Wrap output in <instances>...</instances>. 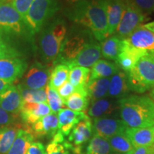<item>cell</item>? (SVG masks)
Masks as SVG:
<instances>
[{
	"instance_id": "49",
	"label": "cell",
	"mask_w": 154,
	"mask_h": 154,
	"mask_svg": "<svg viewBox=\"0 0 154 154\" xmlns=\"http://www.w3.org/2000/svg\"><path fill=\"white\" fill-rule=\"evenodd\" d=\"M0 1H5V0H0Z\"/></svg>"
},
{
	"instance_id": "42",
	"label": "cell",
	"mask_w": 154,
	"mask_h": 154,
	"mask_svg": "<svg viewBox=\"0 0 154 154\" xmlns=\"http://www.w3.org/2000/svg\"><path fill=\"white\" fill-rule=\"evenodd\" d=\"M45 147L40 142H33L29 148L26 154H45Z\"/></svg>"
},
{
	"instance_id": "22",
	"label": "cell",
	"mask_w": 154,
	"mask_h": 154,
	"mask_svg": "<svg viewBox=\"0 0 154 154\" xmlns=\"http://www.w3.org/2000/svg\"><path fill=\"white\" fill-rule=\"evenodd\" d=\"M129 91L126 73L119 70L111 76L107 96L111 99H121L127 96Z\"/></svg>"
},
{
	"instance_id": "31",
	"label": "cell",
	"mask_w": 154,
	"mask_h": 154,
	"mask_svg": "<svg viewBox=\"0 0 154 154\" xmlns=\"http://www.w3.org/2000/svg\"><path fill=\"white\" fill-rule=\"evenodd\" d=\"M112 153L115 154H131L135 148L124 134L113 136L108 139Z\"/></svg>"
},
{
	"instance_id": "9",
	"label": "cell",
	"mask_w": 154,
	"mask_h": 154,
	"mask_svg": "<svg viewBox=\"0 0 154 154\" xmlns=\"http://www.w3.org/2000/svg\"><path fill=\"white\" fill-rule=\"evenodd\" d=\"M51 71L41 63L35 62L26 73L21 85L32 89L45 88L49 80Z\"/></svg>"
},
{
	"instance_id": "45",
	"label": "cell",
	"mask_w": 154,
	"mask_h": 154,
	"mask_svg": "<svg viewBox=\"0 0 154 154\" xmlns=\"http://www.w3.org/2000/svg\"><path fill=\"white\" fill-rule=\"evenodd\" d=\"M96 1V0H66V2L70 5H74V4L79 2H92Z\"/></svg>"
},
{
	"instance_id": "30",
	"label": "cell",
	"mask_w": 154,
	"mask_h": 154,
	"mask_svg": "<svg viewBox=\"0 0 154 154\" xmlns=\"http://www.w3.org/2000/svg\"><path fill=\"white\" fill-rule=\"evenodd\" d=\"M90 69L86 67L74 66L70 69L69 81L76 89L86 88L89 79Z\"/></svg>"
},
{
	"instance_id": "3",
	"label": "cell",
	"mask_w": 154,
	"mask_h": 154,
	"mask_svg": "<svg viewBox=\"0 0 154 154\" xmlns=\"http://www.w3.org/2000/svg\"><path fill=\"white\" fill-rule=\"evenodd\" d=\"M32 36L24 19L11 4L0 3V37L18 49L17 43L29 41Z\"/></svg>"
},
{
	"instance_id": "16",
	"label": "cell",
	"mask_w": 154,
	"mask_h": 154,
	"mask_svg": "<svg viewBox=\"0 0 154 154\" xmlns=\"http://www.w3.org/2000/svg\"><path fill=\"white\" fill-rule=\"evenodd\" d=\"M58 117L56 113H51L32 125L30 130L34 137H54L58 131Z\"/></svg>"
},
{
	"instance_id": "8",
	"label": "cell",
	"mask_w": 154,
	"mask_h": 154,
	"mask_svg": "<svg viewBox=\"0 0 154 154\" xmlns=\"http://www.w3.org/2000/svg\"><path fill=\"white\" fill-rule=\"evenodd\" d=\"M89 32H78L65 38L54 64L67 63L74 59L88 43L92 42ZM91 33V32H90Z\"/></svg>"
},
{
	"instance_id": "47",
	"label": "cell",
	"mask_w": 154,
	"mask_h": 154,
	"mask_svg": "<svg viewBox=\"0 0 154 154\" xmlns=\"http://www.w3.org/2000/svg\"><path fill=\"white\" fill-rule=\"evenodd\" d=\"M151 98L152 100H153V102H154V87L151 89Z\"/></svg>"
},
{
	"instance_id": "43",
	"label": "cell",
	"mask_w": 154,
	"mask_h": 154,
	"mask_svg": "<svg viewBox=\"0 0 154 154\" xmlns=\"http://www.w3.org/2000/svg\"><path fill=\"white\" fill-rule=\"evenodd\" d=\"M153 147V145L150 146H142V147L136 148L131 154H150Z\"/></svg>"
},
{
	"instance_id": "32",
	"label": "cell",
	"mask_w": 154,
	"mask_h": 154,
	"mask_svg": "<svg viewBox=\"0 0 154 154\" xmlns=\"http://www.w3.org/2000/svg\"><path fill=\"white\" fill-rule=\"evenodd\" d=\"M19 129L9 126L0 128V154H7L14 143Z\"/></svg>"
},
{
	"instance_id": "18",
	"label": "cell",
	"mask_w": 154,
	"mask_h": 154,
	"mask_svg": "<svg viewBox=\"0 0 154 154\" xmlns=\"http://www.w3.org/2000/svg\"><path fill=\"white\" fill-rule=\"evenodd\" d=\"M87 115L84 112H78L69 109H62L58 112V131L64 136L70 134L73 128Z\"/></svg>"
},
{
	"instance_id": "25",
	"label": "cell",
	"mask_w": 154,
	"mask_h": 154,
	"mask_svg": "<svg viewBox=\"0 0 154 154\" xmlns=\"http://www.w3.org/2000/svg\"><path fill=\"white\" fill-rule=\"evenodd\" d=\"M86 88L76 89L74 93L64 101V105L71 110L78 112H84L87 109L89 103Z\"/></svg>"
},
{
	"instance_id": "50",
	"label": "cell",
	"mask_w": 154,
	"mask_h": 154,
	"mask_svg": "<svg viewBox=\"0 0 154 154\" xmlns=\"http://www.w3.org/2000/svg\"><path fill=\"white\" fill-rule=\"evenodd\" d=\"M111 154H115V153H111Z\"/></svg>"
},
{
	"instance_id": "39",
	"label": "cell",
	"mask_w": 154,
	"mask_h": 154,
	"mask_svg": "<svg viewBox=\"0 0 154 154\" xmlns=\"http://www.w3.org/2000/svg\"><path fill=\"white\" fill-rule=\"evenodd\" d=\"M144 14H151L154 10V0H131Z\"/></svg>"
},
{
	"instance_id": "4",
	"label": "cell",
	"mask_w": 154,
	"mask_h": 154,
	"mask_svg": "<svg viewBox=\"0 0 154 154\" xmlns=\"http://www.w3.org/2000/svg\"><path fill=\"white\" fill-rule=\"evenodd\" d=\"M67 33L66 24L63 19H57L49 23L42 31L39 49L46 62H55L60 52Z\"/></svg>"
},
{
	"instance_id": "34",
	"label": "cell",
	"mask_w": 154,
	"mask_h": 154,
	"mask_svg": "<svg viewBox=\"0 0 154 154\" xmlns=\"http://www.w3.org/2000/svg\"><path fill=\"white\" fill-rule=\"evenodd\" d=\"M23 101L29 103H47V91L45 88L32 89L24 87L21 84L17 86Z\"/></svg>"
},
{
	"instance_id": "17",
	"label": "cell",
	"mask_w": 154,
	"mask_h": 154,
	"mask_svg": "<svg viewBox=\"0 0 154 154\" xmlns=\"http://www.w3.org/2000/svg\"><path fill=\"white\" fill-rule=\"evenodd\" d=\"M23 100L20 91L16 86L11 85L0 93V107L11 114L20 113Z\"/></svg>"
},
{
	"instance_id": "13",
	"label": "cell",
	"mask_w": 154,
	"mask_h": 154,
	"mask_svg": "<svg viewBox=\"0 0 154 154\" xmlns=\"http://www.w3.org/2000/svg\"><path fill=\"white\" fill-rule=\"evenodd\" d=\"M146 51L136 49L125 39L122 40L120 51L116 59V64L124 72H129L134 68L139 59L143 55L147 54Z\"/></svg>"
},
{
	"instance_id": "11",
	"label": "cell",
	"mask_w": 154,
	"mask_h": 154,
	"mask_svg": "<svg viewBox=\"0 0 154 154\" xmlns=\"http://www.w3.org/2000/svg\"><path fill=\"white\" fill-rule=\"evenodd\" d=\"M126 126L121 120L107 117L96 118L94 120V135L109 139L116 135L124 134Z\"/></svg>"
},
{
	"instance_id": "27",
	"label": "cell",
	"mask_w": 154,
	"mask_h": 154,
	"mask_svg": "<svg viewBox=\"0 0 154 154\" xmlns=\"http://www.w3.org/2000/svg\"><path fill=\"white\" fill-rule=\"evenodd\" d=\"M109 78L98 79L91 82H88L86 91L89 99L93 102L106 96L109 91Z\"/></svg>"
},
{
	"instance_id": "36",
	"label": "cell",
	"mask_w": 154,
	"mask_h": 154,
	"mask_svg": "<svg viewBox=\"0 0 154 154\" xmlns=\"http://www.w3.org/2000/svg\"><path fill=\"white\" fill-rule=\"evenodd\" d=\"M46 91H47L48 105L49 106L51 112L57 114L63 108L64 103L63 100L59 95L57 90L50 88L49 85L46 86Z\"/></svg>"
},
{
	"instance_id": "10",
	"label": "cell",
	"mask_w": 154,
	"mask_h": 154,
	"mask_svg": "<svg viewBox=\"0 0 154 154\" xmlns=\"http://www.w3.org/2000/svg\"><path fill=\"white\" fill-rule=\"evenodd\" d=\"M27 69V63L22 58L0 59V80L11 84L21 78Z\"/></svg>"
},
{
	"instance_id": "21",
	"label": "cell",
	"mask_w": 154,
	"mask_h": 154,
	"mask_svg": "<svg viewBox=\"0 0 154 154\" xmlns=\"http://www.w3.org/2000/svg\"><path fill=\"white\" fill-rule=\"evenodd\" d=\"M125 7V0H106L108 36L114 34L122 18Z\"/></svg>"
},
{
	"instance_id": "37",
	"label": "cell",
	"mask_w": 154,
	"mask_h": 154,
	"mask_svg": "<svg viewBox=\"0 0 154 154\" xmlns=\"http://www.w3.org/2000/svg\"><path fill=\"white\" fill-rule=\"evenodd\" d=\"M22 54L19 50L6 42L0 37V59L22 58Z\"/></svg>"
},
{
	"instance_id": "26",
	"label": "cell",
	"mask_w": 154,
	"mask_h": 154,
	"mask_svg": "<svg viewBox=\"0 0 154 154\" xmlns=\"http://www.w3.org/2000/svg\"><path fill=\"white\" fill-rule=\"evenodd\" d=\"M34 140V136L32 133L26 130L19 129L14 143L7 154H26Z\"/></svg>"
},
{
	"instance_id": "33",
	"label": "cell",
	"mask_w": 154,
	"mask_h": 154,
	"mask_svg": "<svg viewBox=\"0 0 154 154\" xmlns=\"http://www.w3.org/2000/svg\"><path fill=\"white\" fill-rule=\"evenodd\" d=\"M112 153L109 140L106 138L94 135L86 147V154H111Z\"/></svg>"
},
{
	"instance_id": "38",
	"label": "cell",
	"mask_w": 154,
	"mask_h": 154,
	"mask_svg": "<svg viewBox=\"0 0 154 154\" xmlns=\"http://www.w3.org/2000/svg\"><path fill=\"white\" fill-rule=\"evenodd\" d=\"M34 1V0H12L11 4L23 19H24Z\"/></svg>"
},
{
	"instance_id": "41",
	"label": "cell",
	"mask_w": 154,
	"mask_h": 154,
	"mask_svg": "<svg viewBox=\"0 0 154 154\" xmlns=\"http://www.w3.org/2000/svg\"><path fill=\"white\" fill-rule=\"evenodd\" d=\"M16 116L3 110L0 107V127L9 126L14 122Z\"/></svg>"
},
{
	"instance_id": "40",
	"label": "cell",
	"mask_w": 154,
	"mask_h": 154,
	"mask_svg": "<svg viewBox=\"0 0 154 154\" xmlns=\"http://www.w3.org/2000/svg\"><path fill=\"white\" fill-rule=\"evenodd\" d=\"M57 91L64 103V101L76 91V88L68 80L58 88Z\"/></svg>"
},
{
	"instance_id": "35",
	"label": "cell",
	"mask_w": 154,
	"mask_h": 154,
	"mask_svg": "<svg viewBox=\"0 0 154 154\" xmlns=\"http://www.w3.org/2000/svg\"><path fill=\"white\" fill-rule=\"evenodd\" d=\"M74 147L72 143L66 140L62 142L51 140L46 148L45 154H75L73 152Z\"/></svg>"
},
{
	"instance_id": "29",
	"label": "cell",
	"mask_w": 154,
	"mask_h": 154,
	"mask_svg": "<svg viewBox=\"0 0 154 154\" xmlns=\"http://www.w3.org/2000/svg\"><path fill=\"white\" fill-rule=\"evenodd\" d=\"M70 69L64 63H57L54 68L51 71L49 76V86L50 88L57 90L69 79Z\"/></svg>"
},
{
	"instance_id": "24",
	"label": "cell",
	"mask_w": 154,
	"mask_h": 154,
	"mask_svg": "<svg viewBox=\"0 0 154 154\" xmlns=\"http://www.w3.org/2000/svg\"><path fill=\"white\" fill-rule=\"evenodd\" d=\"M120 70L118 65L103 59H100L94 63L91 70H90V76L88 82L98 79L109 78Z\"/></svg>"
},
{
	"instance_id": "7",
	"label": "cell",
	"mask_w": 154,
	"mask_h": 154,
	"mask_svg": "<svg viewBox=\"0 0 154 154\" xmlns=\"http://www.w3.org/2000/svg\"><path fill=\"white\" fill-rule=\"evenodd\" d=\"M146 16L131 0H125L124 14L115 31L114 35L121 40L126 39L146 20Z\"/></svg>"
},
{
	"instance_id": "44",
	"label": "cell",
	"mask_w": 154,
	"mask_h": 154,
	"mask_svg": "<svg viewBox=\"0 0 154 154\" xmlns=\"http://www.w3.org/2000/svg\"><path fill=\"white\" fill-rule=\"evenodd\" d=\"M12 85V84H10V83L4 82L2 80H0V93L5 91L6 89H7L9 87Z\"/></svg>"
},
{
	"instance_id": "5",
	"label": "cell",
	"mask_w": 154,
	"mask_h": 154,
	"mask_svg": "<svg viewBox=\"0 0 154 154\" xmlns=\"http://www.w3.org/2000/svg\"><path fill=\"white\" fill-rule=\"evenodd\" d=\"M126 74L130 91L143 94L152 89L154 87V55H143Z\"/></svg>"
},
{
	"instance_id": "14",
	"label": "cell",
	"mask_w": 154,
	"mask_h": 154,
	"mask_svg": "<svg viewBox=\"0 0 154 154\" xmlns=\"http://www.w3.org/2000/svg\"><path fill=\"white\" fill-rule=\"evenodd\" d=\"M101 57V45L96 42H91L83 49L78 56L72 61L67 63L69 69L74 66L88 67L93 66Z\"/></svg>"
},
{
	"instance_id": "46",
	"label": "cell",
	"mask_w": 154,
	"mask_h": 154,
	"mask_svg": "<svg viewBox=\"0 0 154 154\" xmlns=\"http://www.w3.org/2000/svg\"><path fill=\"white\" fill-rule=\"evenodd\" d=\"M144 26H145L148 29H149L150 31H151V32L153 34V35H154V22H149V23H148V24H144Z\"/></svg>"
},
{
	"instance_id": "15",
	"label": "cell",
	"mask_w": 154,
	"mask_h": 154,
	"mask_svg": "<svg viewBox=\"0 0 154 154\" xmlns=\"http://www.w3.org/2000/svg\"><path fill=\"white\" fill-rule=\"evenodd\" d=\"M51 112L47 103H29L23 101L20 110V116L26 124H34Z\"/></svg>"
},
{
	"instance_id": "6",
	"label": "cell",
	"mask_w": 154,
	"mask_h": 154,
	"mask_svg": "<svg viewBox=\"0 0 154 154\" xmlns=\"http://www.w3.org/2000/svg\"><path fill=\"white\" fill-rule=\"evenodd\" d=\"M59 9L57 0H34L24 19L32 35L38 33Z\"/></svg>"
},
{
	"instance_id": "28",
	"label": "cell",
	"mask_w": 154,
	"mask_h": 154,
	"mask_svg": "<svg viewBox=\"0 0 154 154\" xmlns=\"http://www.w3.org/2000/svg\"><path fill=\"white\" fill-rule=\"evenodd\" d=\"M122 40L113 34L101 42V55L109 60L116 61Z\"/></svg>"
},
{
	"instance_id": "20",
	"label": "cell",
	"mask_w": 154,
	"mask_h": 154,
	"mask_svg": "<svg viewBox=\"0 0 154 154\" xmlns=\"http://www.w3.org/2000/svg\"><path fill=\"white\" fill-rule=\"evenodd\" d=\"M92 134L93 124L87 116L73 128L69 135V142L75 146H81L91 138Z\"/></svg>"
},
{
	"instance_id": "23",
	"label": "cell",
	"mask_w": 154,
	"mask_h": 154,
	"mask_svg": "<svg viewBox=\"0 0 154 154\" xmlns=\"http://www.w3.org/2000/svg\"><path fill=\"white\" fill-rule=\"evenodd\" d=\"M118 109H119V103L116 104L112 99L103 98L92 102L88 113L89 116L94 119L101 118L112 114Z\"/></svg>"
},
{
	"instance_id": "2",
	"label": "cell",
	"mask_w": 154,
	"mask_h": 154,
	"mask_svg": "<svg viewBox=\"0 0 154 154\" xmlns=\"http://www.w3.org/2000/svg\"><path fill=\"white\" fill-rule=\"evenodd\" d=\"M121 121L128 128L154 126V102L148 96L133 95L119 100Z\"/></svg>"
},
{
	"instance_id": "12",
	"label": "cell",
	"mask_w": 154,
	"mask_h": 154,
	"mask_svg": "<svg viewBox=\"0 0 154 154\" xmlns=\"http://www.w3.org/2000/svg\"><path fill=\"white\" fill-rule=\"evenodd\" d=\"M125 40L136 49L154 55V35L144 25L138 26Z\"/></svg>"
},
{
	"instance_id": "1",
	"label": "cell",
	"mask_w": 154,
	"mask_h": 154,
	"mask_svg": "<svg viewBox=\"0 0 154 154\" xmlns=\"http://www.w3.org/2000/svg\"><path fill=\"white\" fill-rule=\"evenodd\" d=\"M68 15L73 22L85 26L97 41L108 36L106 0H96L72 5Z\"/></svg>"
},
{
	"instance_id": "19",
	"label": "cell",
	"mask_w": 154,
	"mask_h": 154,
	"mask_svg": "<svg viewBox=\"0 0 154 154\" xmlns=\"http://www.w3.org/2000/svg\"><path fill=\"white\" fill-rule=\"evenodd\" d=\"M124 134L135 149L154 144V126L136 128L126 127Z\"/></svg>"
},
{
	"instance_id": "48",
	"label": "cell",
	"mask_w": 154,
	"mask_h": 154,
	"mask_svg": "<svg viewBox=\"0 0 154 154\" xmlns=\"http://www.w3.org/2000/svg\"><path fill=\"white\" fill-rule=\"evenodd\" d=\"M150 154H154V144L153 145V147H152V149H151Z\"/></svg>"
}]
</instances>
